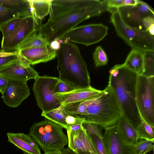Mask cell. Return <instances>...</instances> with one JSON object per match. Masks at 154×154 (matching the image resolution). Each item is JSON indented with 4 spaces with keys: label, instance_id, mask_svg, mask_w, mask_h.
Returning <instances> with one entry per match:
<instances>
[{
    "label": "cell",
    "instance_id": "6da1fadb",
    "mask_svg": "<svg viewBox=\"0 0 154 154\" xmlns=\"http://www.w3.org/2000/svg\"><path fill=\"white\" fill-rule=\"evenodd\" d=\"M106 0H52L48 21L38 34L49 42L58 41L79 23L108 11Z\"/></svg>",
    "mask_w": 154,
    "mask_h": 154
},
{
    "label": "cell",
    "instance_id": "7a4b0ae2",
    "mask_svg": "<svg viewBox=\"0 0 154 154\" xmlns=\"http://www.w3.org/2000/svg\"><path fill=\"white\" fill-rule=\"evenodd\" d=\"M109 73L108 85L116 99L121 114L136 128L141 121L136 97L138 75L122 64L115 65Z\"/></svg>",
    "mask_w": 154,
    "mask_h": 154
},
{
    "label": "cell",
    "instance_id": "3957f363",
    "mask_svg": "<svg viewBox=\"0 0 154 154\" xmlns=\"http://www.w3.org/2000/svg\"><path fill=\"white\" fill-rule=\"evenodd\" d=\"M57 50L59 79L67 82L74 89L91 86V79L87 64L77 47L69 42H59Z\"/></svg>",
    "mask_w": 154,
    "mask_h": 154
},
{
    "label": "cell",
    "instance_id": "277c9868",
    "mask_svg": "<svg viewBox=\"0 0 154 154\" xmlns=\"http://www.w3.org/2000/svg\"><path fill=\"white\" fill-rule=\"evenodd\" d=\"M84 113L80 118L94 123L103 129L115 125L120 117V110L110 87L108 85L97 96L84 101Z\"/></svg>",
    "mask_w": 154,
    "mask_h": 154
},
{
    "label": "cell",
    "instance_id": "5b68a950",
    "mask_svg": "<svg viewBox=\"0 0 154 154\" xmlns=\"http://www.w3.org/2000/svg\"><path fill=\"white\" fill-rule=\"evenodd\" d=\"M110 22L119 37L130 46L143 52H154V36L147 31L131 27L126 23L117 8H109Z\"/></svg>",
    "mask_w": 154,
    "mask_h": 154
},
{
    "label": "cell",
    "instance_id": "8992f818",
    "mask_svg": "<svg viewBox=\"0 0 154 154\" xmlns=\"http://www.w3.org/2000/svg\"><path fill=\"white\" fill-rule=\"evenodd\" d=\"M63 128L45 119L34 123L29 134L45 153L61 151L68 143Z\"/></svg>",
    "mask_w": 154,
    "mask_h": 154
},
{
    "label": "cell",
    "instance_id": "52a82bcc",
    "mask_svg": "<svg viewBox=\"0 0 154 154\" xmlns=\"http://www.w3.org/2000/svg\"><path fill=\"white\" fill-rule=\"evenodd\" d=\"M136 97L141 117L154 127V76L146 77L138 75Z\"/></svg>",
    "mask_w": 154,
    "mask_h": 154
},
{
    "label": "cell",
    "instance_id": "ba28073f",
    "mask_svg": "<svg viewBox=\"0 0 154 154\" xmlns=\"http://www.w3.org/2000/svg\"><path fill=\"white\" fill-rule=\"evenodd\" d=\"M58 78L45 75L35 79L32 90L38 106L42 112H47L62 105L56 95Z\"/></svg>",
    "mask_w": 154,
    "mask_h": 154
},
{
    "label": "cell",
    "instance_id": "9c48e42d",
    "mask_svg": "<svg viewBox=\"0 0 154 154\" xmlns=\"http://www.w3.org/2000/svg\"><path fill=\"white\" fill-rule=\"evenodd\" d=\"M108 28L102 23L91 24L75 27L58 41L71 42L86 46L99 42L107 35Z\"/></svg>",
    "mask_w": 154,
    "mask_h": 154
},
{
    "label": "cell",
    "instance_id": "30bf717a",
    "mask_svg": "<svg viewBox=\"0 0 154 154\" xmlns=\"http://www.w3.org/2000/svg\"><path fill=\"white\" fill-rule=\"evenodd\" d=\"M42 21L32 14L25 17L20 25L12 33L2 39L1 50L6 52L18 51L20 45L30 36L39 30Z\"/></svg>",
    "mask_w": 154,
    "mask_h": 154
},
{
    "label": "cell",
    "instance_id": "8fae6325",
    "mask_svg": "<svg viewBox=\"0 0 154 154\" xmlns=\"http://www.w3.org/2000/svg\"><path fill=\"white\" fill-rule=\"evenodd\" d=\"M0 76L7 79L27 81L35 80L39 75L18 51L15 60L0 69Z\"/></svg>",
    "mask_w": 154,
    "mask_h": 154
},
{
    "label": "cell",
    "instance_id": "7c38bea8",
    "mask_svg": "<svg viewBox=\"0 0 154 154\" xmlns=\"http://www.w3.org/2000/svg\"><path fill=\"white\" fill-rule=\"evenodd\" d=\"M118 9L126 23L139 29H144L142 22L145 17H154L153 9L146 3L140 0L135 5L124 6Z\"/></svg>",
    "mask_w": 154,
    "mask_h": 154
},
{
    "label": "cell",
    "instance_id": "4fadbf2b",
    "mask_svg": "<svg viewBox=\"0 0 154 154\" xmlns=\"http://www.w3.org/2000/svg\"><path fill=\"white\" fill-rule=\"evenodd\" d=\"M7 79V85L2 94L3 101L11 107H17L30 94L27 81Z\"/></svg>",
    "mask_w": 154,
    "mask_h": 154
},
{
    "label": "cell",
    "instance_id": "5bb4252c",
    "mask_svg": "<svg viewBox=\"0 0 154 154\" xmlns=\"http://www.w3.org/2000/svg\"><path fill=\"white\" fill-rule=\"evenodd\" d=\"M103 137L108 154H133L132 145L126 144L119 135L116 125L105 129Z\"/></svg>",
    "mask_w": 154,
    "mask_h": 154
},
{
    "label": "cell",
    "instance_id": "9a60e30c",
    "mask_svg": "<svg viewBox=\"0 0 154 154\" xmlns=\"http://www.w3.org/2000/svg\"><path fill=\"white\" fill-rule=\"evenodd\" d=\"M57 50L48 45L19 51L20 54L25 58L30 65L45 63L56 57Z\"/></svg>",
    "mask_w": 154,
    "mask_h": 154
},
{
    "label": "cell",
    "instance_id": "2e32d148",
    "mask_svg": "<svg viewBox=\"0 0 154 154\" xmlns=\"http://www.w3.org/2000/svg\"><path fill=\"white\" fill-rule=\"evenodd\" d=\"M68 146L74 152L88 151L97 154L89 135L82 128L76 131H67Z\"/></svg>",
    "mask_w": 154,
    "mask_h": 154
},
{
    "label": "cell",
    "instance_id": "e0dca14e",
    "mask_svg": "<svg viewBox=\"0 0 154 154\" xmlns=\"http://www.w3.org/2000/svg\"><path fill=\"white\" fill-rule=\"evenodd\" d=\"M102 90L91 86L88 88L74 89L63 93H56V95L62 105L87 100L96 97Z\"/></svg>",
    "mask_w": 154,
    "mask_h": 154
},
{
    "label": "cell",
    "instance_id": "ac0fdd59",
    "mask_svg": "<svg viewBox=\"0 0 154 154\" xmlns=\"http://www.w3.org/2000/svg\"><path fill=\"white\" fill-rule=\"evenodd\" d=\"M8 141L27 154H41L38 145L29 134L23 133H7Z\"/></svg>",
    "mask_w": 154,
    "mask_h": 154
},
{
    "label": "cell",
    "instance_id": "d6986e66",
    "mask_svg": "<svg viewBox=\"0 0 154 154\" xmlns=\"http://www.w3.org/2000/svg\"><path fill=\"white\" fill-rule=\"evenodd\" d=\"M115 125L119 135L126 144L132 145L138 141L136 128L121 114Z\"/></svg>",
    "mask_w": 154,
    "mask_h": 154
},
{
    "label": "cell",
    "instance_id": "ffe728a7",
    "mask_svg": "<svg viewBox=\"0 0 154 154\" xmlns=\"http://www.w3.org/2000/svg\"><path fill=\"white\" fill-rule=\"evenodd\" d=\"M0 5L18 17H25L32 14L29 0H0Z\"/></svg>",
    "mask_w": 154,
    "mask_h": 154
},
{
    "label": "cell",
    "instance_id": "44dd1931",
    "mask_svg": "<svg viewBox=\"0 0 154 154\" xmlns=\"http://www.w3.org/2000/svg\"><path fill=\"white\" fill-rule=\"evenodd\" d=\"M145 57V52L132 49L122 65L138 75H141L144 69Z\"/></svg>",
    "mask_w": 154,
    "mask_h": 154
},
{
    "label": "cell",
    "instance_id": "7402d4cb",
    "mask_svg": "<svg viewBox=\"0 0 154 154\" xmlns=\"http://www.w3.org/2000/svg\"><path fill=\"white\" fill-rule=\"evenodd\" d=\"M32 14L39 20L49 13L51 0H29Z\"/></svg>",
    "mask_w": 154,
    "mask_h": 154
},
{
    "label": "cell",
    "instance_id": "603a6c76",
    "mask_svg": "<svg viewBox=\"0 0 154 154\" xmlns=\"http://www.w3.org/2000/svg\"><path fill=\"white\" fill-rule=\"evenodd\" d=\"M68 115L62 105L56 109L47 112H42L41 115L66 130L67 126L65 122V118Z\"/></svg>",
    "mask_w": 154,
    "mask_h": 154
},
{
    "label": "cell",
    "instance_id": "cb8c5ba5",
    "mask_svg": "<svg viewBox=\"0 0 154 154\" xmlns=\"http://www.w3.org/2000/svg\"><path fill=\"white\" fill-rule=\"evenodd\" d=\"M50 43L45 37L35 32L30 36L20 45L18 51L45 46Z\"/></svg>",
    "mask_w": 154,
    "mask_h": 154
},
{
    "label": "cell",
    "instance_id": "d4e9b609",
    "mask_svg": "<svg viewBox=\"0 0 154 154\" xmlns=\"http://www.w3.org/2000/svg\"><path fill=\"white\" fill-rule=\"evenodd\" d=\"M141 123L137 127L138 139L154 142V127L148 124L141 117Z\"/></svg>",
    "mask_w": 154,
    "mask_h": 154
},
{
    "label": "cell",
    "instance_id": "484cf974",
    "mask_svg": "<svg viewBox=\"0 0 154 154\" xmlns=\"http://www.w3.org/2000/svg\"><path fill=\"white\" fill-rule=\"evenodd\" d=\"M24 17H18L12 19L0 26L4 39L12 33L20 25Z\"/></svg>",
    "mask_w": 154,
    "mask_h": 154
},
{
    "label": "cell",
    "instance_id": "4316f807",
    "mask_svg": "<svg viewBox=\"0 0 154 154\" xmlns=\"http://www.w3.org/2000/svg\"><path fill=\"white\" fill-rule=\"evenodd\" d=\"M132 145L133 154H146L153 150L154 142L149 140L140 139Z\"/></svg>",
    "mask_w": 154,
    "mask_h": 154
},
{
    "label": "cell",
    "instance_id": "83f0119b",
    "mask_svg": "<svg viewBox=\"0 0 154 154\" xmlns=\"http://www.w3.org/2000/svg\"><path fill=\"white\" fill-rule=\"evenodd\" d=\"M145 62L141 75L146 77L154 76V54L153 52H145Z\"/></svg>",
    "mask_w": 154,
    "mask_h": 154
},
{
    "label": "cell",
    "instance_id": "f1b7e54d",
    "mask_svg": "<svg viewBox=\"0 0 154 154\" xmlns=\"http://www.w3.org/2000/svg\"><path fill=\"white\" fill-rule=\"evenodd\" d=\"M88 135L91 139L97 154H108L103 136H100L96 134H92Z\"/></svg>",
    "mask_w": 154,
    "mask_h": 154
},
{
    "label": "cell",
    "instance_id": "f546056e",
    "mask_svg": "<svg viewBox=\"0 0 154 154\" xmlns=\"http://www.w3.org/2000/svg\"><path fill=\"white\" fill-rule=\"evenodd\" d=\"M93 59L96 67L106 65L108 58L105 52L101 46H98L95 48L93 54Z\"/></svg>",
    "mask_w": 154,
    "mask_h": 154
},
{
    "label": "cell",
    "instance_id": "4dcf8cb0",
    "mask_svg": "<svg viewBox=\"0 0 154 154\" xmlns=\"http://www.w3.org/2000/svg\"><path fill=\"white\" fill-rule=\"evenodd\" d=\"M106 1L108 9H118L124 6H134L139 2L138 0H106Z\"/></svg>",
    "mask_w": 154,
    "mask_h": 154
},
{
    "label": "cell",
    "instance_id": "1f68e13d",
    "mask_svg": "<svg viewBox=\"0 0 154 154\" xmlns=\"http://www.w3.org/2000/svg\"><path fill=\"white\" fill-rule=\"evenodd\" d=\"M82 126L88 134H95L103 136V128L100 125L94 123L84 122Z\"/></svg>",
    "mask_w": 154,
    "mask_h": 154
},
{
    "label": "cell",
    "instance_id": "d6a6232c",
    "mask_svg": "<svg viewBox=\"0 0 154 154\" xmlns=\"http://www.w3.org/2000/svg\"><path fill=\"white\" fill-rule=\"evenodd\" d=\"M18 17L11 11L0 5V26L12 19Z\"/></svg>",
    "mask_w": 154,
    "mask_h": 154
},
{
    "label": "cell",
    "instance_id": "836d02e7",
    "mask_svg": "<svg viewBox=\"0 0 154 154\" xmlns=\"http://www.w3.org/2000/svg\"><path fill=\"white\" fill-rule=\"evenodd\" d=\"M55 89L57 93H65L74 90L70 84L59 79L56 84Z\"/></svg>",
    "mask_w": 154,
    "mask_h": 154
},
{
    "label": "cell",
    "instance_id": "e575fe53",
    "mask_svg": "<svg viewBox=\"0 0 154 154\" xmlns=\"http://www.w3.org/2000/svg\"><path fill=\"white\" fill-rule=\"evenodd\" d=\"M18 53V51L10 55L0 56V69L15 60Z\"/></svg>",
    "mask_w": 154,
    "mask_h": 154
},
{
    "label": "cell",
    "instance_id": "d590c367",
    "mask_svg": "<svg viewBox=\"0 0 154 154\" xmlns=\"http://www.w3.org/2000/svg\"><path fill=\"white\" fill-rule=\"evenodd\" d=\"M84 121L85 119L83 118L68 114L65 118V122L67 127L72 125L82 123Z\"/></svg>",
    "mask_w": 154,
    "mask_h": 154
},
{
    "label": "cell",
    "instance_id": "8d00e7d4",
    "mask_svg": "<svg viewBox=\"0 0 154 154\" xmlns=\"http://www.w3.org/2000/svg\"><path fill=\"white\" fill-rule=\"evenodd\" d=\"M153 24H154V17H146L143 20L142 25L143 29L147 31L149 27Z\"/></svg>",
    "mask_w": 154,
    "mask_h": 154
},
{
    "label": "cell",
    "instance_id": "74e56055",
    "mask_svg": "<svg viewBox=\"0 0 154 154\" xmlns=\"http://www.w3.org/2000/svg\"><path fill=\"white\" fill-rule=\"evenodd\" d=\"M8 80L6 78L0 76V92L2 94L7 85Z\"/></svg>",
    "mask_w": 154,
    "mask_h": 154
},
{
    "label": "cell",
    "instance_id": "f35d334b",
    "mask_svg": "<svg viewBox=\"0 0 154 154\" xmlns=\"http://www.w3.org/2000/svg\"><path fill=\"white\" fill-rule=\"evenodd\" d=\"M83 128L82 123L77 124L68 126L66 130L67 131L70 132L79 130Z\"/></svg>",
    "mask_w": 154,
    "mask_h": 154
},
{
    "label": "cell",
    "instance_id": "ab89813d",
    "mask_svg": "<svg viewBox=\"0 0 154 154\" xmlns=\"http://www.w3.org/2000/svg\"><path fill=\"white\" fill-rule=\"evenodd\" d=\"M62 154H76L68 147L64 148L61 151Z\"/></svg>",
    "mask_w": 154,
    "mask_h": 154
},
{
    "label": "cell",
    "instance_id": "60d3db41",
    "mask_svg": "<svg viewBox=\"0 0 154 154\" xmlns=\"http://www.w3.org/2000/svg\"><path fill=\"white\" fill-rule=\"evenodd\" d=\"M147 31L152 35H154V24H152L149 28Z\"/></svg>",
    "mask_w": 154,
    "mask_h": 154
},
{
    "label": "cell",
    "instance_id": "b9f144b4",
    "mask_svg": "<svg viewBox=\"0 0 154 154\" xmlns=\"http://www.w3.org/2000/svg\"><path fill=\"white\" fill-rule=\"evenodd\" d=\"M75 152L76 154H97L93 152L88 151H78Z\"/></svg>",
    "mask_w": 154,
    "mask_h": 154
},
{
    "label": "cell",
    "instance_id": "7bdbcfd3",
    "mask_svg": "<svg viewBox=\"0 0 154 154\" xmlns=\"http://www.w3.org/2000/svg\"><path fill=\"white\" fill-rule=\"evenodd\" d=\"M15 52H5L1 50H0V56H4L12 54Z\"/></svg>",
    "mask_w": 154,
    "mask_h": 154
},
{
    "label": "cell",
    "instance_id": "ee69618b",
    "mask_svg": "<svg viewBox=\"0 0 154 154\" xmlns=\"http://www.w3.org/2000/svg\"><path fill=\"white\" fill-rule=\"evenodd\" d=\"M44 154H62L61 151L49 152L44 153Z\"/></svg>",
    "mask_w": 154,
    "mask_h": 154
},
{
    "label": "cell",
    "instance_id": "f6af8a7d",
    "mask_svg": "<svg viewBox=\"0 0 154 154\" xmlns=\"http://www.w3.org/2000/svg\"></svg>",
    "mask_w": 154,
    "mask_h": 154
}]
</instances>
